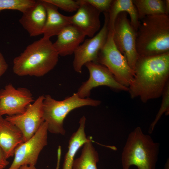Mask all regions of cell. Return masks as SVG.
<instances>
[{
	"mask_svg": "<svg viewBox=\"0 0 169 169\" xmlns=\"http://www.w3.org/2000/svg\"><path fill=\"white\" fill-rule=\"evenodd\" d=\"M48 131L44 121L31 138L16 148L13 161L8 169H17L25 165L35 166L40 153L47 145Z\"/></svg>",
	"mask_w": 169,
	"mask_h": 169,
	"instance_id": "cell-8",
	"label": "cell"
},
{
	"mask_svg": "<svg viewBox=\"0 0 169 169\" xmlns=\"http://www.w3.org/2000/svg\"><path fill=\"white\" fill-rule=\"evenodd\" d=\"M84 65L89 73L88 79L82 83L76 93L81 98H88L91 90L100 86H106L116 90L128 91V88L120 83L105 66L98 63L89 62Z\"/></svg>",
	"mask_w": 169,
	"mask_h": 169,
	"instance_id": "cell-12",
	"label": "cell"
},
{
	"mask_svg": "<svg viewBox=\"0 0 169 169\" xmlns=\"http://www.w3.org/2000/svg\"><path fill=\"white\" fill-rule=\"evenodd\" d=\"M57 160L56 169H59L60 168V160L59 159H58Z\"/></svg>",
	"mask_w": 169,
	"mask_h": 169,
	"instance_id": "cell-30",
	"label": "cell"
},
{
	"mask_svg": "<svg viewBox=\"0 0 169 169\" xmlns=\"http://www.w3.org/2000/svg\"><path fill=\"white\" fill-rule=\"evenodd\" d=\"M24 142L21 132L14 125L0 116V147L7 159L14 156L16 148Z\"/></svg>",
	"mask_w": 169,
	"mask_h": 169,
	"instance_id": "cell-16",
	"label": "cell"
},
{
	"mask_svg": "<svg viewBox=\"0 0 169 169\" xmlns=\"http://www.w3.org/2000/svg\"><path fill=\"white\" fill-rule=\"evenodd\" d=\"M101 102L89 97L81 98L76 93L62 100H57L49 95L44 96L43 103L44 118L48 131L64 135V120L69 113L76 108L85 106L96 107Z\"/></svg>",
	"mask_w": 169,
	"mask_h": 169,
	"instance_id": "cell-5",
	"label": "cell"
},
{
	"mask_svg": "<svg viewBox=\"0 0 169 169\" xmlns=\"http://www.w3.org/2000/svg\"><path fill=\"white\" fill-rule=\"evenodd\" d=\"M17 169H38L36 168L35 165H22Z\"/></svg>",
	"mask_w": 169,
	"mask_h": 169,
	"instance_id": "cell-28",
	"label": "cell"
},
{
	"mask_svg": "<svg viewBox=\"0 0 169 169\" xmlns=\"http://www.w3.org/2000/svg\"><path fill=\"white\" fill-rule=\"evenodd\" d=\"M163 169H169V159L168 158L165 164Z\"/></svg>",
	"mask_w": 169,
	"mask_h": 169,
	"instance_id": "cell-29",
	"label": "cell"
},
{
	"mask_svg": "<svg viewBox=\"0 0 169 169\" xmlns=\"http://www.w3.org/2000/svg\"><path fill=\"white\" fill-rule=\"evenodd\" d=\"M57 36V39L53 44L59 56H62L74 54L86 36L72 24L65 27Z\"/></svg>",
	"mask_w": 169,
	"mask_h": 169,
	"instance_id": "cell-14",
	"label": "cell"
},
{
	"mask_svg": "<svg viewBox=\"0 0 169 169\" xmlns=\"http://www.w3.org/2000/svg\"><path fill=\"white\" fill-rule=\"evenodd\" d=\"M86 119L80 118L79 126L77 131L70 137L69 142L68 150L65 155L63 169H73L74 157L79 149L86 142L92 140L91 137H87L85 132Z\"/></svg>",
	"mask_w": 169,
	"mask_h": 169,
	"instance_id": "cell-18",
	"label": "cell"
},
{
	"mask_svg": "<svg viewBox=\"0 0 169 169\" xmlns=\"http://www.w3.org/2000/svg\"><path fill=\"white\" fill-rule=\"evenodd\" d=\"M34 101L28 89L16 88L11 84H8L0 90V116L23 114Z\"/></svg>",
	"mask_w": 169,
	"mask_h": 169,
	"instance_id": "cell-11",
	"label": "cell"
},
{
	"mask_svg": "<svg viewBox=\"0 0 169 169\" xmlns=\"http://www.w3.org/2000/svg\"><path fill=\"white\" fill-rule=\"evenodd\" d=\"M104 14V21L101 28L94 36L84 40L74 54L73 67L77 73H81L87 63H97L99 53L105 43L109 32L108 13Z\"/></svg>",
	"mask_w": 169,
	"mask_h": 169,
	"instance_id": "cell-9",
	"label": "cell"
},
{
	"mask_svg": "<svg viewBox=\"0 0 169 169\" xmlns=\"http://www.w3.org/2000/svg\"><path fill=\"white\" fill-rule=\"evenodd\" d=\"M92 141L91 140L83 145L80 156L74 160L73 169H97L99 156Z\"/></svg>",
	"mask_w": 169,
	"mask_h": 169,
	"instance_id": "cell-21",
	"label": "cell"
},
{
	"mask_svg": "<svg viewBox=\"0 0 169 169\" xmlns=\"http://www.w3.org/2000/svg\"><path fill=\"white\" fill-rule=\"evenodd\" d=\"M46 18L42 0H36L33 6L23 13L19 22L30 36L35 37L43 34Z\"/></svg>",
	"mask_w": 169,
	"mask_h": 169,
	"instance_id": "cell-15",
	"label": "cell"
},
{
	"mask_svg": "<svg viewBox=\"0 0 169 169\" xmlns=\"http://www.w3.org/2000/svg\"><path fill=\"white\" fill-rule=\"evenodd\" d=\"M8 67V64L3 55L0 52V77L6 72Z\"/></svg>",
	"mask_w": 169,
	"mask_h": 169,
	"instance_id": "cell-26",
	"label": "cell"
},
{
	"mask_svg": "<svg viewBox=\"0 0 169 169\" xmlns=\"http://www.w3.org/2000/svg\"><path fill=\"white\" fill-rule=\"evenodd\" d=\"M128 15L126 12H122L117 15L114 25L113 38L118 49L134 70L139 56L136 49L137 31L132 25Z\"/></svg>",
	"mask_w": 169,
	"mask_h": 169,
	"instance_id": "cell-7",
	"label": "cell"
},
{
	"mask_svg": "<svg viewBox=\"0 0 169 169\" xmlns=\"http://www.w3.org/2000/svg\"><path fill=\"white\" fill-rule=\"evenodd\" d=\"M122 12H125L128 14L132 25L137 31L140 21L132 0H112L108 13L109 28L113 30L115 19Z\"/></svg>",
	"mask_w": 169,
	"mask_h": 169,
	"instance_id": "cell-19",
	"label": "cell"
},
{
	"mask_svg": "<svg viewBox=\"0 0 169 169\" xmlns=\"http://www.w3.org/2000/svg\"><path fill=\"white\" fill-rule=\"evenodd\" d=\"M136 49L140 56H149L169 52V15L146 17L137 30Z\"/></svg>",
	"mask_w": 169,
	"mask_h": 169,
	"instance_id": "cell-3",
	"label": "cell"
},
{
	"mask_svg": "<svg viewBox=\"0 0 169 169\" xmlns=\"http://www.w3.org/2000/svg\"><path fill=\"white\" fill-rule=\"evenodd\" d=\"M132 1L140 21L149 16L169 15L165 0H133Z\"/></svg>",
	"mask_w": 169,
	"mask_h": 169,
	"instance_id": "cell-20",
	"label": "cell"
},
{
	"mask_svg": "<svg viewBox=\"0 0 169 169\" xmlns=\"http://www.w3.org/2000/svg\"><path fill=\"white\" fill-rule=\"evenodd\" d=\"M65 11L72 12L76 11L79 4L78 0H46Z\"/></svg>",
	"mask_w": 169,
	"mask_h": 169,
	"instance_id": "cell-24",
	"label": "cell"
},
{
	"mask_svg": "<svg viewBox=\"0 0 169 169\" xmlns=\"http://www.w3.org/2000/svg\"><path fill=\"white\" fill-rule=\"evenodd\" d=\"M59 56L50 38L43 37L13 59V71L20 76L42 77L55 67Z\"/></svg>",
	"mask_w": 169,
	"mask_h": 169,
	"instance_id": "cell-2",
	"label": "cell"
},
{
	"mask_svg": "<svg viewBox=\"0 0 169 169\" xmlns=\"http://www.w3.org/2000/svg\"><path fill=\"white\" fill-rule=\"evenodd\" d=\"M113 36V30L109 29L107 39L99 53L97 63L106 67L120 83L128 88L133 79L134 71L118 49Z\"/></svg>",
	"mask_w": 169,
	"mask_h": 169,
	"instance_id": "cell-6",
	"label": "cell"
},
{
	"mask_svg": "<svg viewBox=\"0 0 169 169\" xmlns=\"http://www.w3.org/2000/svg\"><path fill=\"white\" fill-rule=\"evenodd\" d=\"M36 0H0V12L5 10H18L22 13L33 6Z\"/></svg>",
	"mask_w": 169,
	"mask_h": 169,
	"instance_id": "cell-22",
	"label": "cell"
},
{
	"mask_svg": "<svg viewBox=\"0 0 169 169\" xmlns=\"http://www.w3.org/2000/svg\"><path fill=\"white\" fill-rule=\"evenodd\" d=\"M101 13H108L112 0H84Z\"/></svg>",
	"mask_w": 169,
	"mask_h": 169,
	"instance_id": "cell-25",
	"label": "cell"
},
{
	"mask_svg": "<svg viewBox=\"0 0 169 169\" xmlns=\"http://www.w3.org/2000/svg\"><path fill=\"white\" fill-rule=\"evenodd\" d=\"M47 13V18L43 34L49 38L57 35L65 27L71 24L70 16L60 13L58 8L46 0H42Z\"/></svg>",
	"mask_w": 169,
	"mask_h": 169,
	"instance_id": "cell-17",
	"label": "cell"
},
{
	"mask_svg": "<svg viewBox=\"0 0 169 169\" xmlns=\"http://www.w3.org/2000/svg\"><path fill=\"white\" fill-rule=\"evenodd\" d=\"M79 7L74 15L70 16L71 24L90 38L100 30L101 12L84 0H78Z\"/></svg>",
	"mask_w": 169,
	"mask_h": 169,
	"instance_id": "cell-13",
	"label": "cell"
},
{
	"mask_svg": "<svg viewBox=\"0 0 169 169\" xmlns=\"http://www.w3.org/2000/svg\"><path fill=\"white\" fill-rule=\"evenodd\" d=\"M133 79L128 87L132 98L143 103L159 98L169 83V52L149 56H139Z\"/></svg>",
	"mask_w": 169,
	"mask_h": 169,
	"instance_id": "cell-1",
	"label": "cell"
},
{
	"mask_svg": "<svg viewBox=\"0 0 169 169\" xmlns=\"http://www.w3.org/2000/svg\"><path fill=\"white\" fill-rule=\"evenodd\" d=\"M159 144L143 132L140 127L129 134L121 155L122 169L135 166L138 169H155L158 160Z\"/></svg>",
	"mask_w": 169,
	"mask_h": 169,
	"instance_id": "cell-4",
	"label": "cell"
},
{
	"mask_svg": "<svg viewBox=\"0 0 169 169\" xmlns=\"http://www.w3.org/2000/svg\"><path fill=\"white\" fill-rule=\"evenodd\" d=\"M44 97L43 95L39 96L23 114L6 115L5 118L21 132L24 142L31 138L44 122L43 108Z\"/></svg>",
	"mask_w": 169,
	"mask_h": 169,
	"instance_id": "cell-10",
	"label": "cell"
},
{
	"mask_svg": "<svg viewBox=\"0 0 169 169\" xmlns=\"http://www.w3.org/2000/svg\"><path fill=\"white\" fill-rule=\"evenodd\" d=\"M162 100L160 107L155 119L151 124L148 129V133L151 134L159 120L163 114L167 115L169 114V83L166 86L162 95Z\"/></svg>",
	"mask_w": 169,
	"mask_h": 169,
	"instance_id": "cell-23",
	"label": "cell"
},
{
	"mask_svg": "<svg viewBox=\"0 0 169 169\" xmlns=\"http://www.w3.org/2000/svg\"><path fill=\"white\" fill-rule=\"evenodd\" d=\"M9 163L3 151L0 147V169L5 168L9 164Z\"/></svg>",
	"mask_w": 169,
	"mask_h": 169,
	"instance_id": "cell-27",
	"label": "cell"
}]
</instances>
